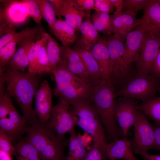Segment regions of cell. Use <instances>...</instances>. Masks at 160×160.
Here are the masks:
<instances>
[{
  "label": "cell",
  "mask_w": 160,
  "mask_h": 160,
  "mask_svg": "<svg viewBox=\"0 0 160 160\" xmlns=\"http://www.w3.org/2000/svg\"><path fill=\"white\" fill-rule=\"evenodd\" d=\"M0 71V79L6 84L5 92L12 97L21 109L27 123L37 121L32 102L40 84L41 75L17 71L5 67Z\"/></svg>",
  "instance_id": "cell-1"
},
{
  "label": "cell",
  "mask_w": 160,
  "mask_h": 160,
  "mask_svg": "<svg viewBox=\"0 0 160 160\" xmlns=\"http://www.w3.org/2000/svg\"><path fill=\"white\" fill-rule=\"evenodd\" d=\"M54 95L69 104L79 100L91 101L94 85L71 72L61 60L53 70Z\"/></svg>",
  "instance_id": "cell-2"
},
{
  "label": "cell",
  "mask_w": 160,
  "mask_h": 160,
  "mask_svg": "<svg viewBox=\"0 0 160 160\" xmlns=\"http://www.w3.org/2000/svg\"><path fill=\"white\" fill-rule=\"evenodd\" d=\"M115 92L111 82L102 79L94 85L91 100L112 142L123 136L115 116Z\"/></svg>",
  "instance_id": "cell-3"
},
{
  "label": "cell",
  "mask_w": 160,
  "mask_h": 160,
  "mask_svg": "<svg viewBox=\"0 0 160 160\" xmlns=\"http://www.w3.org/2000/svg\"><path fill=\"white\" fill-rule=\"evenodd\" d=\"M69 109L75 125L92 136L93 143L97 144L103 159H106L108 143L105 130L92 103L89 100L77 101L70 104Z\"/></svg>",
  "instance_id": "cell-4"
},
{
  "label": "cell",
  "mask_w": 160,
  "mask_h": 160,
  "mask_svg": "<svg viewBox=\"0 0 160 160\" xmlns=\"http://www.w3.org/2000/svg\"><path fill=\"white\" fill-rule=\"evenodd\" d=\"M157 92H160V76L137 73L115 92V97H127L145 103L155 98Z\"/></svg>",
  "instance_id": "cell-5"
},
{
  "label": "cell",
  "mask_w": 160,
  "mask_h": 160,
  "mask_svg": "<svg viewBox=\"0 0 160 160\" xmlns=\"http://www.w3.org/2000/svg\"><path fill=\"white\" fill-rule=\"evenodd\" d=\"M108 37L105 40L111 61V80L113 86L122 81L129 69L124 59V41L116 34L108 35Z\"/></svg>",
  "instance_id": "cell-6"
},
{
  "label": "cell",
  "mask_w": 160,
  "mask_h": 160,
  "mask_svg": "<svg viewBox=\"0 0 160 160\" xmlns=\"http://www.w3.org/2000/svg\"><path fill=\"white\" fill-rule=\"evenodd\" d=\"M133 126L134 135L130 142L134 152H147L148 150L153 149L154 142L153 127L141 111L138 110Z\"/></svg>",
  "instance_id": "cell-7"
},
{
  "label": "cell",
  "mask_w": 160,
  "mask_h": 160,
  "mask_svg": "<svg viewBox=\"0 0 160 160\" xmlns=\"http://www.w3.org/2000/svg\"><path fill=\"white\" fill-rule=\"evenodd\" d=\"M70 104L60 99L52 107L50 118L47 124L60 139H63L65 134L74 129L75 126L70 111Z\"/></svg>",
  "instance_id": "cell-8"
},
{
  "label": "cell",
  "mask_w": 160,
  "mask_h": 160,
  "mask_svg": "<svg viewBox=\"0 0 160 160\" xmlns=\"http://www.w3.org/2000/svg\"><path fill=\"white\" fill-rule=\"evenodd\" d=\"M136 100L131 98L120 97L115 100V118L121 127L123 136L126 137L133 126L138 110Z\"/></svg>",
  "instance_id": "cell-9"
},
{
  "label": "cell",
  "mask_w": 160,
  "mask_h": 160,
  "mask_svg": "<svg viewBox=\"0 0 160 160\" xmlns=\"http://www.w3.org/2000/svg\"><path fill=\"white\" fill-rule=\"evenodd\" d=\"M56 16L64 17L65 21L76 31H79L84 17L89 12L80 9L73 0H49Z\"/></svg>",
  "instance_id": "cell-10"
},
{
  "label": "cell",
  "mask_w": 160,
  "mask_h": 160,
  "mask_svg": "<svg viewBox=\"0 0 160 160\" xmlns=\"http://www.w3.org/2000/svg\"><path fill=\"white\" fill-rule=\"evenodd\" d=\"M160 48V44L155 36L147 32L136 63L137 73L151 74L153 65Z\"/></svg>",
  "instance_id": "cell-11"
},
{
  "label": "cell",
  "mask_w": 160,
  "mask_h": 160,
  "mask_svg": "<svg viewBox=\"0 0 160 160\" xmlns=\"http://www.w3.org/2000/svg\"><path fill=\"white\" fill-rule=\"evenodd\" d=\"M147 32L140 25L130 32L126 37L124 59L126 66L129 69L131 64L134 62L136 63L139 59Z\"/></svg>",
  "instance_id": "cell-12"
},
{
  "label": "cell",
  "mask_w": 160,
  "mask_h": 160,
  "mask_svg": "<svg viewBox=\"0 0 160 160\" xmlns=\"http://www.w3.org/2000/svg\"><path fill=\"white\" fill-rule=\"evenodd\" d=\"M52 90L47 80L40 84L35 94V109L37 117L41 122L47 123L52 113Z\"/></svg>",
  "instance_id": "cell-13"
},
{
  "label": "cell",
  "mask_w": 160,
  "mask_h": 160,
  "mask_svg": "<svg viewBox=\"0 0 160 160\" xmlns=\"http://www.w3.org/2000/svg\"><path fill=\"white\" fill-rule=\"evenodd\" d=\"M27 127V140L36 149L39 154L43 148L57 136L47 123L37 121Z\"/></svg>",
  "instance_id": "cell-14"
},
{
  "label": "cell",
  "mask_w": 160,
  "mask_h": 160,
  "mask_svg": "<svg viewBox=\"0 0 160 160\" xmlns=\"http://www.w3.org/2000/svg\"><path fill=\"white\" fill-rule=\"evenodd\" d=\"M0 24L7 22L17 28L24 23L28 16L23 8L20 0H0Z\"/></svg>",
  "instance_id": "cell-15"
},
{
  "label": "cell",
  "mask_w": 160,
  "mask_h": 160,
  "mask_svg": "<svg viewBox=\"0 0 160 160\" xmlns=\"http://www.w3.org/2000/svg\"><path fill=\"white\" fill-rule=\"evenodd\" d=\"M140 26L156 36L160 31V0H148Z\"/></svg>",
  "instance_id": "cell-16"
},
{
  "label": "cell",
  "mask_w": 160,
  "mask_h": 160,
  "mask_svg": "<svg viewBox=\"0 0 160 160\" xmlns=\"http://www.w3.org/2000/svg\"><path fill=\"white\" fill-rule=\"evenodd\" d=\"M61 57L71 72L84 80L91 81L84 63L76 51L69 46H61Z\"/></svg>",
  "instance_id": "cell-17"
},
{
  "label": "cell",
  "mask_w": 160,
  "mask_h": 160,
  "mask_svg": "<svg viewBox=\"0 0 160 160\" xmlns=\"http://www.w3.org/2000/svg\"><path fill=\"white\" fill-rule=\"evenodd\" d=\"M90 50L99 65L102 79L111 82V63L105 39L100 38Z\"/></svg>",
  "instance_id": "cell-18"
},
{
  "label": "cell",
  "mask_w": 160,
  "mask_h": 160,
  "mask_svg": "<svg viewBox=\"0 0 160 160\" xmlns=\"http://www.w3.org/2000/svg\"><path fill=\"white\" fill-rule=\"evenodd\" d=\"M111 17L113 33L118 35L124 41L130 32L140 25V19L128 13H114Z\"/></svg>",
  "instance_id": "cell-19"
},
{
  "label": "cell",
  "mask_w": 160,
  "mask_h": 160,
  "mask_svg": "<svg viewBox=\"0 0 160 160\" xmlns=\"http://www.w3.org/2000/svg\"><path fill=\"white\" fill-rule=\"evenodd\" d=\"M131 142L126 137L108 144L106 159L138 160L134 155Z\"/></svg>",
  "instance_id": "cell-20"
},
{
  "label": "cell",
  "mask_w": 160,
  "mask_h": 160,
  "mask_svg": "<svg viewBox=\"0 0 160 160\" xmlns=\"http://www.w3.org/2000/svg\"><path fill=\"white\" fill-rule=\"evenodd\" d=\"M40 35L29 37L21 42L19 48L5 67L17 71H25L28 65L29 51Z\"/></svg>",
  "instance_id": "cell-21"
},
{
  "label": "cell",
  "mask_w": 160,
  "mask_h": 160,
  "mask_svg": "<svg viewBox=\"0 0 160 160\" xmlns=\"http://www.w3.org/2000/svg\"><path fill=\"white\" fill-rule=\"evenodd\" d=\"M81 37L74 47L90 49L100 40L98 32L94 28L91 19L90 12L84 18L80 26Z\"/></svg>",
  "instance_id": "cell-22"
},
{
  "label": "cell",
  "mask_w": 160,
  "mask_h": 160,
  "mask_svg": "<svg viewBox=\"0 0 160 160\" xmlns=\"http://www.w3.org/2000/svg\"><path fill=\"white\" fill-rule=\"evenodd\" d=\"M81 57L88 73L90 80L94 85L102 80L99 66L90 49L74 47Z\"/></svg>",
  "instance_id": "cell-23"
},
{
  "label": "cell",
  "mask_w": 160,
  "mask_h": 160,
  "mask_svg": "<svg viewBox=\"0 0 160 160\" xmlns=\"http://www.w3.org/2000/svg\"><path fill=\"white\" fill-rule=\"evenodd\" d=\"M51 30L54 35L62 43L63 46H69L76 41V31L61 18L57 20Z\"/></svg>",
  "instance_id": "cell-24"
},
{
  "label": "cell",
  "mask_w": 160,
  "mask_h": 160,
  "mask_svg": "<svg viewBox=\"0 0 160 160\" xmlns=\"http://www.w3.org/2000/svg\"><path fill=\"white\" fill-rule=\"evenodd\" d=\"M67 140L57 136L49 143L39 153L41 160H64L63 150Z\"/></svg>",
  "instance_id": "cell-25"
},
{
  "label": "cell",
  "mask_w": 160,
  "mask_h": 160,
  "mask_svg": "<svg viewBox=\"0 0 160 160\" xmlns=\"http://www.w3.org/2000/svg\"><path fill=\"white\" fill-rule=\"evenodd\" d=\"M70 133L69 151L64 160H84L88 151L83 140L76 134L74 129Z\"/></svg>",
  "instance_id": "cell-26"
},
{
  "label": "cell",
  "mask_w": 160,
  "mask_h": 160,
  "mask_svg": "<svg viewBox=\"0 0 160 160\" xmlns=\"http://www.w3.org/2000/svg\"><path fill=\"white\" fill-rule=\"evenodd\" d=\"M44 29L42 26L34 28L27 27L19 32L15 31L0 36V49L9 43L15 41L20 43L24 39L31 36L41 34Z\"/></svg>",
  "instance_id": "cell-27"
},
{
  "label": "cell",
  "mask_w": 160,
  "mask_h": 160,
  "mask_svg": "<svg viewBox=\"0 0 160 160\" xmlns=\"http://www.w3.org/2000/svg\"><path fill=\"white\" fill-rule=\"evenodd\" d=\"M41 35L44 39L47 55L50 65L53 70L61 60V46L50 34L44 31Z\"/></svg>",
  "instance_id": "cell-28"
},
{
  "label": "cell",
  "mask_w": 160,
  "mask_h": 160,
  "mask_svg": "<svg viewBox=\"0 0 160 160\" xmlns=\"http://www.w3.org/2000/svg\"><path fill=\"white\" fill-rule=\"evenodd\" d=\"M92 24L98 33L108 35L113 33L111 15L106 13L95 11L91 15Z\"/></svg>",
  "instance_id": "cell-29"
},
{
  "label": "cell",
  "mask_w": 160,
  "mask_h": 160,
  "mask_svg": "<svg viewBox=\"0 0 160 160\" xmlns=\"http://www.w3.org/2000/svg\"><path fill=\"white\" fill-rule=\"evenodd\" d=\"M137 108L154 121L156 126H160V97L142 103L138 105Z\"/></svg>",
  "instance_id": "cell-30"
},
{
  "label": "cell",
  "mask_w": 160,
  "mask_h": 160,
  "mask_svg": "<svg viewBox=\"0 0 160 160\" xmlns=\"http://www.w3.org/2000/svg\"><path fill=\"white\" fill-rule=\"evenodd\" d=\"M14 147L18 156L27 160H41L37 150L27 140L18 143Z\"/></svg>",
  "instance_id": "cell-31"
},
{
  "label": "cell",
  "mask_w": 160,
  "mask_h": 160,
  "mask_svg": "<svg viewBox=\"0 0 160 160\" xmlns=\"http://www.w3.org/2000/svg\"><path fill=\"white\" fill-rule=\"evenodd\" d=\"M44 41L43 37L37 39L30 49L28 54V71L31 73L38 74V61L40 48Z\"/></svg>",
  "instance_id": "cell-32"
},
{
  "label": "cell",
  "mask_w": 160,
  "mask_h": 160,
  "mask_svg": "<svg viewBox=\"0 0 160 160\" xmlns=\"http://www.w3.org/2000/svg\"><path fill=\"white\" fill-rule=\"evenodd\" d=\"M22 7L29 17L32 18L38 25L42 26L43 17L39 7L35 0H20Z\"/></svg>",
  "instance_id": "cell-33"
},
{
  "label": "cell",
  "mask_w": 160,
  "mask_h": 160,
  "mask_svg": "<svg viewBox=\"0 0 160 160\" xmlns=\"http://www.w3.org/2000/svg\"><path fill=\"white\" fill-rule=\"evenodd\" d=\"M43 17L51 28L57 20L54 8L49 0H35Z\"/></svg>",
  "instance_id": "cell-34"
},
{
  "label": "cell",
  "mask_w": 160,
  "mask_h": 160,
  "mask_svg": "<svg viewBox=\"0 0 160 160\" xmlns=\"http://www.w3.org/2000/svg\"><path fill=\"white\" fill-rule=\"evenodd\" d=\"M0 130L5 133L12 142L25 132L6 117L0 119Z\"/></svg>",
  "instance_id": "cell-35"
},
{
  "label": "cell",
  "mask_w": 160,
  "mask_h": 160,
  "mask_svg": "<svg viewBox=\"0 0 160 160\" xmlns=\"http://www.w3.org/2000/svg\"><path fill=\"white\" fill-rule=\"evenodd\" d=\"M44 41L40 48L38 55V74L39 75L53 73V69L50 65L47 55L44 39Z\"/></svg>",
  "instance_id": "cell-36"
},
{
  "label": "cell",
  "mask_w": 160,
  "mask_h": 160,
  "mask_svg": "<svg viewBox=\"0 0 160 160\" xmlns=\"http://www.w3.org/2000/svg\"><path fill=\"white\" fill-rule=\"evenodd\" d=\"M148 0H124L122 12L136 16L140 10L145 9Z\"/></svg>",
  "instance_id": "cell-37"
},
{
  "label": "cell",
  "mask_w": 160,
  "mask_h": 160,
  "mask_svg": "<svg viewBox=\"0 0 160 160\" xmlns=\"http://www.w3.org/2000/svg\"><path fill=\"white\" fill-rule=\"evenodd\" d=\"M17 44L12 41L0 49V69L4 67L12 59L17 51Z\"/></svg>",
  "instance_id": "cell-38"
},
{
  "label": "cell",
  "mask_w": 160,
  "mask_h": 160,
  "mask_svg": "<svg viewBox=\"0 0 160 160\" xmlns=\"http://www.w3.org/2000/svg\"><path fill=\"white\" fill-rule=\"evenodd\" d=\"M11 97L6 92L0 93V119L6 117L13 107Z\"/></svg>",
  "instance_id": "cell-39"
},
{
  "label": "cell",
  "mask_w": 160,
  "mask_h": 160,
  "mask_svg": "<svg viewBox=\"0 0 160 160\" xmlns=\"http://www.w3.org/2000/svg\"><path fill=\"white\" fill-rule=\"evenodd\" d=\"M11 142L12 141L9 137L0 130V150L9 153L11 156H15L17 158L18 155Z\"/></svg>",
  "instance_id": "cell-40"
},
{
  "label": "cell",
  "mask_w": 160,
  "mask_h": 160,
  "mask_svg": "<svg viewBox=\"0 0 160 160\" xmlns=\"http://www.w3.org/2000/svg\"><path fill=\"white\" fill-rule=\"evenodd\" d=\"M9 119L14 124L25 132L27 128V123L23 116H21L14 106L9 113Z\"/></svg>",
  "instance_id": "cell-41"
},
{
  "label": "cell",
  "mask_w": 160,
  "mask_h": 160,
  "mask_svg": "<svg viewBox=\"0 0 160 160\" xmlns=\"http://www.w3.org/2000/svg\"><path fill=\"white\" fill-rule=\"evenodd\" d=\"M95 11L109 14L113 12L114 7L110 0H95Z\"/></svg>",
  "instance_id": "cell-42"
},
{
  "label": "cell",
  "mask_w": 160,
  "mask_h": 160,
  "mask_svg": "<svg viewBox=\"0 0 160 160\" xmlns=\"http://www.w3.org/2000/svg\"><path fill=\"white\" fill-rule=\"evenodd\" d=\"M103 156L97 144L93 143L84 160H103Z\"/></svg>",
  "instance_id": "cell-43"
},
{
  "label": "cell",
  "mask_w": 160,
  "mask_h": 160,
  "mask_svg": "<svg viewBox=\"0 0 160 160\" xmlns=\"http://www.w3.org/2000/svg\"><path fill=\"white\" fill-rule=\"evenodd\" d=\"M77 7L81 10L89 12L94 9L95 7V0H73Z\"/></svg>",
  "instance_id": "cell-44"
},
{
  "label": "cell",
  "mask_w": 160,
  "mask_h": 160,
  "mask_svg": "<svg viewBox=\"0 0 160 160\" xmlns=\"http://www.w3.org/2000/svg\"><path fill=\"white\" fill-rule=\"evenodd\" d=\"M154 137V142L153 149L160 151V126H153Z\"/></svg>",
  "instance_id": "cell-45"
},
{
  "label": "cell",
  "mask_w": 160,
  "mask_h": 160,
  "mask_svg": "<svg viewBox=\"0 0 160 160\" xmlns=\"http://www.w3.org/2000/svg\"><path fill=\"white\" fill-rule=\"evenodd\" d=\"M151 74L160 76V48L153 63Z\"/></svg>",
  "instance_id": "cell-46"
},
{
  "label": "cell",
  "mask_w": 160,
  "mask_h": 160,
  "mask_svg": "<svg viewBox=\"0 0 160 160\" xmlns=\"http://www.w3.org/2000/svg\"><path fill=\"white\" fill-rule=\"evenodd\" d=\"M110 0L116 9V11L114 13L119 14L122 13V10L124 0Z\"/></svg>",
  "instance_id": "cell-47"
},
{
  "label": "cell",
  "mask_w": 160,
  "mask_h": 160,
  "mask_svg": "<svg viewBox=\"0 0 160 160\" xmlns=\"http://www.w3.org/2000/svg\"><path fill=\"white\" fill-rule=\"evenodd\" d=\"M141 155L145 160H160V154H151L141 151H137L135 153Z\"/></svg>",
  "instance_id": "cell-48"
},
{
  "label": "cell",
  "mask_w": 160,
  "mask_h": 160,
  "mask_svg": "<svg viewBox=\"0 0 160 160\" xmlns=\"http://www.w3.org/2000/svg\"><path fill=\"white\" fill-rule=\"evenodd\" d=\"M0 160H12L11 155L0 150Z\"/></svg>",
  "instance_id": "cell-49"
},
{
  "label": "cell",
  "mask_w": 160,
  "mask_h": 160,
  "mask_svg": "<svg viewBox=\"0 0 160 160\" xmlns=\"http://www.w3.org/2000/svg\"><path fill=\"white\" fill-rule=\"evenodd\" d=\"M155 36L157 38L160 44V31L159 32L158 34Z\"/></svg>",
  "instance_id": "cell-50"
},
{
  "label": "cell",
  "mask_w": 160,
  "mask_h": 160,
  "mask_svg": "<svg viewBox=\"0 0 160 160\" xmlns=\"http://www.w3.org/2000/svg\"><path fill=\"white\" fill-rule=\"evenodd\" d=\"M17 159V160H27L24 158L20 156H18Z\"/></svg>",
  "instance_id": "cell-51"
}]
</instances>
